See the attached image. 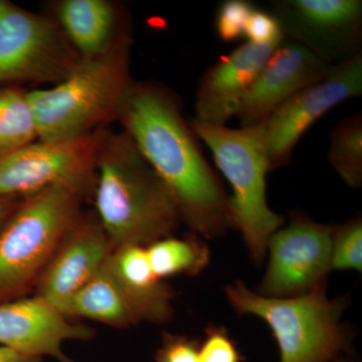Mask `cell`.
I'll use <instances>...</instances> for the list:
<instances>
[{"label": "cell", "instance_id": "obj_1", "mask_svg": "<svg viewBox=\"0 0 362 362\" xmlns=\"http://www.w3.org/2000/svg\"><path fill=\"white\" fill-rule=\"evenodd\" d=\"M118 120L173 194L181 221L206 239L233 228L230 197L170 93L133 83Z\"/></svg>", "mask_w": 362, "mask_h": 362}, {"label": "cell", "instance_id": "obj_2", "mask_svg": "<svg viewBox=\"0 0 362 362\" xmlns=\"http://www.w3.org/2000/svg\"><path fill=\"white\" fill-rule=\"evenodd\" d=\"M97 218L114 249L147 247L181 221L173 194L123 131L106 136L94 187Z\"/></svg>", "mask_w": 362, "mask_h": 362}, {"label": "cell", "instance_id": "obj_3", "mask_svg": "<svg viewBox=\"0 0 362 362\" xmlns=\"http://www.w3.org/2000/svg\"><path fill=\"white\" fill-rule=\"evenodd\" d=\"M130 35L92 59H81L61 82L28 92L37 139L80 137L118 120L133 82Z\"/></svg>", "mask_w": 362, "mask_h": 362}, {"label": "cell", "instance_id": "obj_4", "mask_svg": "<svg viewBox=\"0 0 362 362\" xmlns=\"http://www.w3.org/2000/svg\"><path fill=\"white\" fill-rule=\"evenodd\" d=\"M233 308L263 319L280 349L281 362H329L349 349L342 298L329 299L325 284L300 296L275 298L252 292L240 281L226 288Z\"/></svg>", "mask_w": 362, "mask_h": 362}, {"label": "cell", "instance_id": "obj_5", "mask_svg": "<svg viewBox=\"0 0 362 362\" xmlns=\"http://www.w3.org/2000/svg\"><path fill=\"white\" fill-rule=\"evenodd\" d=\"M83 197L52 187L21 199L0 230V303L23 297L80 218Z\"/></svg>", "mask_w": 362, "mask_h": 362}, {"label": "cell", "instance_id": "obj_6", "mask_svg": "<svg viewBox=\"0 0 362 362\" xmlns=\"http://www.w3.org/2000/svg\"><path fill=\"white\" fill-rule=\"evenodd\" d=\"M197 138L213 152L221 173L233 190L230 209L233 228L242 233L254 261L264 259L269 240L283 225L266 199L267 158L263 122L232 129L226 126L192 123Z\"/></svg>", "mask_w": 362, "mask_h": 362}, {"label": "cell", "instance_id": "obj_7", "mask_svg": "<svg viewBox=\"0 0 362 362\" xmlns=\"http://www.w3.org/2000/svg\"><path fill=\"white\" fill-rule=\"evenodd\" d=\"M108 131L40 140L0 157V197L23 199L52 187L84 197L94 190L98 159Z\"/></svg>", "mask_w": 362, "mask_h": 362}, {"label": "cell", "instance_id": "obj_8", "mask_svg": "<svg viewBox=\"0 0 362 362\" xmlns=\"http://www.w3.org/2000/svg\"><path fill=\"white\" fill-rule=\"evenodd\" d=\"M80 59L54 18L0 0V87L57 84Z\"/></svg>", "mask_w": 362, "mask_h": 362}, {"label": "cell", "instance_id": "obj_9", "mask_svg": "<svg viewBox=\"0 0 362 362\" xmlns=\"http://www.w3.org/2000/svg\"><path fill=\"white\" fill-rule=\"evenodd\" d=\"M335 228L295 216L287 228L269 240V264L259 294L267 297L300 296L325 284L331 270Z\"/></svg>", "mask_w": 362, "mask_h": 362}, {"label": "cell", "instance_id": "obj_10", "mask_svg": "<svg viewBox=\"0 0 362 362\" xmlns=\"http://www.w3.org/2000/svg\"><path fill=\"white\" fill-rule=\"evenodd\" d=\"M362 92V58L356 54L334 66L278 107L264 124V138L270 170L284 165L301 136L324 114Z\"/></svg>", "mask_w": 362, "mask_h": 362}, {"label": "cell", "instance_id": "obj_11", "mask_svg": "<svg viewBox=\"0 0 362 362\" xmlns=\"http://www.w3.org/2000/svg\"><path fill=\"white\" fill-rule=\"evenodd\" d=\"M66 318L37 295L0 303V346L25 356L76 362L64 354L62 345L68 340L90 339L94 331Z\"/></svg>", "mask_w": 362, "mask_h": 362}, {"label": "cell", "instance_id": "obj_12", "mask_svg": "<svg viewBox=\"0 0 362 362\" xmlns=\"http://www.w3.org/2000/svg\"><path fill=\"white\" fill-rule=\"evenodd\" d=\"M113 250L97 216L81 214L37 280V296L65 314L71 298L96 275Z\"/></svg>", "mask_w": 362, "mask_h": 362}, {"label": "cell", "instance_id": "obj_13", "mask_svg": "<svg viewBox=\"0 0 362 362\" xmlns=\"http://www.w3.org/2000/svg\"><path fill=\"white\" fill-rule=\"evenodd\" d=\"M331 66L300 42L281 44L262 69L239 107L242 127L263 122L300 90L322 80Z\"/></svg>", "mask_w": 362, "mask_h": 362}, {"label": "cell", "instance_id": "obj_14", "mask_svg": "<svg viewBox=\"0 0 362 362\" xmlns=\"http://www.w3.org/2000/svg\"><path fill=\"white\" fill-rule=\"evenodd\" d=\"M279 45L247 42L214 64L199 83L194 120L226 126Z\"/></svg>", "mask_w": 362, "mask_h": 362}, {"label": "cell", "instance_id": "obj_15", "mask_svg": "<svg viewBox=\"0 0 362 362\" xmlns=\"http://www.w3.org/2000/svg\"><path fill=\"white\" fill-rule=\"evenodd\" d=\"M108 265L138 321L161 324L173 314V292L150 266L146 247L127 245L115 247Z\"/></svg>", "mask_w": 362, "mask_h": 362}, {"label": "cell", "instance_id": "obj_16", "mask_svg": "<svg viewBox=\"0 0 362 362\" xmlns=\"http://www.w3.org/2000/svg\"><path fill=\"white\" fill-rule=\"evenodd\" d=\"M54 21L81 59L106 54L127 35L118 30V11L108 0H64Z\"/></svg>", "mask_w": 362, "mask_h": 362}, {"label": "cell", "instance_id": "obj_17", "mask_svg": "<svg viewBox=\"0 0 362 362\" xmlns=\"http://www.w3.org/2000/svg\"><path fill=\"white\" fill-rule=\"evenodd\" d=\"M65 315L83 317L116 328L139 323L110 270L108 259L96 275L71 298Z\"/></svg>", "mask_w": 362, "mask_h": 362}, {"label": "cell", "instance_id": "obj_18", "mask_svg": "<svg viewBox=\"0 0 362 362\" xmlns=\"http://www.w3.org/2000/svg\"><path fill=\"white\" fill-rule=\"evenodd\" d=\"M37 139V124L28 92L16 86L0 87V157Z\"/></svg>", "mask_w": 362, "mask_h": 362}, {"label": "cell", "instance_id": "obj_19", "mask_svg": "<svg viewBox=\"0 0 362 362\" xmlns=\"http://www.w3.org/2000/svg\"><path fill=\"white\" fill-rule=\"evenodd\" d=\"M145 247L150 266L161 280L180 274L197 275L209 262L206 245L197 239L166 237Z\"/></svg>", "mask_w": 362, "mask_h": 362}, {"label": "cell", "instance_id": "obj_20", "mask_svg": "<svg viewBox=\"0 0 362 362\" xmlns=\"http://www.w3.org/2000/svg\"><path fill=\"white\" fill-rule=\"evenodd\" d=\"M302 25L316 33H333L361 21V1L357 0H294L286 2Z\"/></svg>", "mask_w": 362, "mask_h": 362}, {"label": "cell", "instance_id": "obj_21", "mask_svg": "<svg viewBox=\"0 0 362 362\" xmlns=\"http://www.w3.org/2000/svg\"><path fill=\"white\" fill-rule=\"evenodd\" d=\"M328 159L331 165L350 187H358L362 181L361 116L345 119L331 136Z\"/></svg>", "mask_w": 362, "mask_h": 362}, {"label": "cell", "instance_id": "obj_22", "mask_svg": "<svg viewBox=\"0 0 362 362\" xmlns=\"http://www.w3.org/2000/svg\"><path fill=\"white\" fill-rule=\"evenodd\" d=\"M331 270H362V223L354 221L335 228L331 250Z\"/></svg>", "mask_w": 362, "mask_h": 362}, {"label": "cell", "instance_id": "obj_23", "mask_svg": "<svg viewBox=\"0 0 362 362\" xmlns=\"http://www.w3.org/2000/svg\"><path fill=\"white\" fill-rule=\"evenodd\" d=\"M252 4L244 0H228L221 4L216 14V32L225 42H233L244 37Z\"/></svg>", "mask_w": 362, "mask_h": 362}, {"label": "cell", "instance_id": "obj_24", "mask_svg": "<svg viewBox=\"0 0 362 362\" xmlns=\"http://www.w3.org/2000/svg\"><path fill=\"white\" fill-rule=\"evenodd\" d=\"M199 362H243L237 345L223 327H211L206 330L204 341L199 344Z\"/></svg>", "mask_w": 362, "mask_h": 362}, {"label": "cell", "instance_id": "obj_25", "mask_svg": "<svg viewBox=\"0 0 362 362\" xmlns=\"http://www.w3.org/2000/svg\"><path fill=\"white\" fill-rule=\"evenodd\" d=\"M245 35L252 44L279 45L282 44V25L272 14L254 8L247 20Z\"/></svg>", "mask_w": 362, "mask_h": 362}, {"label": "cell", "instance_id": "obj_26", "mask_svg": "<svg viewBox=\"0 0 362 362\" xmlns=\"http://www.w3.org/2000/svg\"><path fill=\"white\" fill-rule=\"evenodd\" d=\"M199 340L185 335L164 333L160 349L157 350L156 362H199Z\"/></svg>", "mask_w": 362, "mask_h": 362}, {"label": "cell", "instance_id": "obj_27", "mask_svg": "<svg viewBox=\"0 0 362 362\" xmlns=\"http://www.w3.org/2000/svg\"><path fill=\"white\" fill-rule=\"evenodd\" d=\"M0 362H42V358L25 356L7 347L0 346Z\"/></svg>", "mask_w": 362, "mask_h": 362}, {"label": "cell", "instance_id": "obj_28", "mask_svg": "<svg viewBox=\"0 0 362 362\" xmlns=\"http://www.w3.org/2000/svg\"><path fill=\"white\" fill-rule=\"evenodd\" d=\"M20 201L21 199L0 197V230H1L2 226H4L6 221L8 220L11 214L13 213Z\"/></svg>", "mask_w": 362, "mask_h": 362}, {"label": "cell", "instance_id": "obj_29", "mask_svg": "<svg viewBox=\"0 0 362 362\" xmlns=\"http://www.w3.org/2000/svg\"><path fill=\"white\" fill-rule=\"evenodd\" d=\"M335 362H347V361H337Z\"/></svg>", "mask_w": 362, "mask_h": 362}]
</instances>
